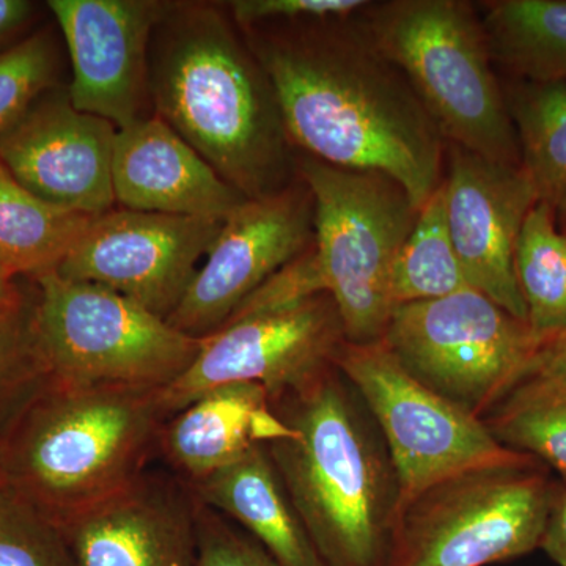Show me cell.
Instances as JSON below:
<instances>
[{"label": "cell", "mask_w": 566, "mask_h": 566, "mask_svg": "<svg viewBox=\"0 0 566 566\" xmlns=\"http://www.w3.org/2000/svg\"><path fill=\"white\" fill-rule=\"evenodd\" d=\"M301 155L394 178L417 210L444 180L447 142L360 13L240 28Z\"/></svg>", "instance_id": "1"}, {"label": "cell", "mask_w": 566, "mask_h": 566, "mask_svg": "<svg viewBox=\"0 0 566 566\" xmlns=\"http://www.w3.org/2000/svg\"><path fill=\"white\" fill-rule=\"evenodd\" d=\"M151 111L245 199L300 178L270 76L227 2L175 0L148 50Z\"/></svg>", "instance_id": "2"}, {"label": "cell", "mask_w": 566, "mask_h": 566, "mask_svg": "<svg viewBox=\"0 0 566 566\" xmlns=\"http://www.w3.org/2000/svg\"><path fill=\"white\" fill-rule=\"evenodd\" d=\"M289 433L264 444L323 566H390L401 486L363 398L334 367L270 403Z\"/></svg>", "instance_id": "3"}, {"label": "cell", "mask_w": 566, "mask_h": 566, "mask_svg": "<svg viewBox=\"0 0 566 566\" xmlns=\"http://www.w3.org/2000/svg\"><path fill=\"white\" fill-rule=\"evenodd\" d=\"M158 392L44 382L0 434L3 482L55 526L120 493L158 452Z\"/></svg>", "instance_id": "4"}, {"label": "cell", "mask_w": 566, "mask_h": 566, "mask_svg": "<svg viewBox=\"0 0 566 566\" xmlns=\"http://www.w3.org/2000/svg\"><path fill=\"white\" fill-rule=\"evenodd\" d=\"M360 20L376 46L405 74L447 144L521 166L504 85L495 74L476 3L368 2Z\"/></svg>", "instance_id": "5"}, {"label": "cell", "mask_w": 566, "mask_h": 566, "mask_svg": "<svg viewBox=\"0 0 566 566\" xmlns=\"http://www.w3.org/2000/svg\"><path fill=\"white\" fill-rule=\"evenodd\" d=\"M32 283V324L48 381L164 389L199 356L203 338L122 294L48 273Z\"/></svg>", "instance_id": "6"}, {"label": "cell", "mask_w": 566, "mask_h": 566, "mask_svg": "<svg viewBox=\"0 0 566 566\" xmlns=\"http://www.w3.org/2000/svg\"><path fill=\"white\" fill-rule=\"evenodd\" d=\"M556 485L521 452L447 476L401 505L390 566H486L534 553Z\"/></svg>", "instance_id": "7"}, {"label": "cell", "mask_w": 566, "mask_h": 566, "mask_svg": "<svg viewBox=\"0 0 566 566\" xmlns=\"http://www.w3.org/2000/svg\"><path fill=\"white\" fill-rule=\"evenodd\" d=\"M297 175L314 197V253L349 344L381 342L392 315L390 270L417 221L394 178L342 169L297 153Z\"/></svg>", "instance_id": "8"}, {"label": "cell", "mask_w": 566, "mask_h": 566, "mask_svg": "<svg viewBox=\"0 0 566 566\" xmlns=\"http://www.w3.org/2000/svg\"><path fill=\"white\" fill-rule=\"evenodd\" d=\"M381 342L428 389L480 420L539 346L526 322L472 286L397 305Z\"/></svg>", "instance_id": "9"}, {"label": "cell", "mask_w": 566, "mask_h": 566, "mask_svg": "<svg viewBox=\"0 0 566 566\" xmlns=\"http://www.w3.org/2000/svg\"><path fill=\"white\" fill-rule=\"evenodd\" d=\"M337 368L385 438L400 480L401 505L447 476L517 453L502 446L479 417L422 385L382 342H346Z\"/></svg>", "instance_id": "10"}, {"label": "cell", "mask_w": 566, "mask_h": 566, "mask_svg": "<svg viewBox=\"0 0 566 566\" xmlns=\"http://www.w3.org/2000/svg\"><path fill=\"white\" fill-rule=\"evenodd\" d=\"M346 342L344 322L327 293L233 319L203 338L188 370L159 389V408L170 419L200 395L233 382L262 386L273 403L337 367Z\"/></svg>", "instance_id": "11"}, {"label": "cell", "mask_w": 566, "mask_h": 566, "mask_svg": "<svg viewBox=\"0 0 566 566\" xmlns=\"http://www.w3.org/2000/svg\"><path fill=\"white\" fill-rule=\"evenodd\" d=\"M222 223L115 207L92 219L55 273L102 285L169 319Z\"/></svg>", "instance_id": "12"}, {"label": "cell", "mask_w": 566, "mask_h": 566, "mask_svg": "<svg viewBox=\"0 0 566 566\" xmlns=\"http://www.w3.org/2000/svg\"><path fill=\"white\" fill-rule=\"evenodd\" d=\"M314 197L303 178L245 200L223 221L205 263L167 323L196 338L218 333L271 275L314 244Z\"/></svg>", "instance_id": "13"}, {"label": "cell", "mask_w": 566, "mask_h": 566, "mask_svg": "<svg viewBox=\"0 0 566 566\" xmlns=\"http://www.w3.org/2000/svg\"><path fill=\"white\" fill-rule=\"evenodd\" d=\"M117 133L106 118L77 111L69 85H55L0 134V159L44 202L96 218L117 207L112 182Z\"/></svg>", "instance_id": "14"}, {"label": "cell", "mask_w": 566, "mask_h": 566, "mask_svg": "<svg viewBox=\"0 0 566 566\" xmlns=\"http://www.w3.org/2000/svg\"><path fill=\"white\" fill-rule=\"evenodd\" d=\"M166 0H50L71 62L77 111L126 128L153 115L148 50Z\"/></svg>", "instance_id": "15"}, {"label": "cell", "mask_w": 566, "mask_h": 566, "mask_svg": "<svg viewBox=\"0 0 566 566\" xmlns=\"http://www.w3.org/2000/svg\"><path fill=\"white\" fill-rule=\"evenodd\" d=\"M444 188L447 226L469 285L527 323L515 251L538 199L523 167L447 144Z\"/></svg>", "instance_id": "16"}, {"label": "cell", "mask_w": 566, "mask_h": 566, "mask_svg": "<svg viewBox=\"0 0 566 566\" xmlns=\"http://www.w3.org/2000/svg\"><path fill=\"white\" fill-rule=\"evenodd\" d=\"M73 566H196V499L177 476L145 472L57 524Z\"/></svg>", "instance_id": "17"}, {"label": "cell", "mask_w": 566, "mask_h": 566, "mask_svg": "<svg viewBox=\"0 0 566 566\" xmlns=\"http://www.w3.org/2000/svg\"><path fill=\"white\" fill-rule=\"evenodd\" d=\"M112 182L117 207L155 214L226 221L249 200L155 114L118 129Z\"/></svg>", "instance_id": "18"}, {"label": "cell", "mask_w": 566, "mask_h": 566, "mask_svg": "<svg viewBox=\"0 0 566 566\" xmlns=\"http://www.w3.org/2000/svg\"><path fill=\"white\" fill-rule=\"evenodd\" d=\"M289 433L266 390L233 382L200 395L170 417L159 433L158 453L185 485L240 460L253 446Z\"/></svg>", "instance_id": "19"}, {"label": "cell", "mask_w": 566, "mask_h": 566, "mask_svg": "<svg viewBox=\"0 0 566 566\" xmlns=\"http://www.w3.org/2000/svg\"><path fill=\"white\" fill-rule=\"evenodd\" d=\"M186 486L197 502L240 524L279 566H323L264 444Z\"/></svg>", "instance_id": "20"}, {"label": "cell", "mask_w": 566, "mask_h": 566, "mask_svg": "<svg viewBox=\"0 0 566 566\" xmlns=\"http://www.w3.org/2000/svg\"><path fill=\"white\" fill-rule=\"evenodd\" d=\"M494 65L513 80L566 82V0L476 3Z\"/></svg>", "instance_id": "21"}, {"label": "cell", "mask_w": 566, "mask_h": 566, "mask_svg": "<svg viewBox=\"0 0 566 566\" xmlns=\"http://www.w3.org/2000/svg\"><path fill=\"white\" fill-rule=\"evenodd\" d=\"M92 216L41 200L0 159V266L28 281L59 270Z\"/></svg>", "instance_id": "22"}, {"label": "cell", "mask_w": 566, "mask_h": 566, "mask_svg": "<svg viewBox=\"0 0 566 566\" xmlns=\"http://www.w3.org/2000/svg\"><path fill=\"white\" fill-rule=\"evenodd\" d=\"M502 85L520 145L521 167L538 202L556 208L566 196V82L512 77Z\"/></svg>", "instance_id": "23"}, {"label": "cell", "mask_w": 566, "mask_h": 566, "mask_svg": "<svg viewBox=\"0 0 566 566\" xmlns=\"http://www.w3.org/2000/svg\"><path fill=\"white\" fill-rule=\"evenodd\" d=\"M515 275L539 345L566 333V240L551 205L536 202L528 212L517 238Z\"/></svg>", "instance_id": "24"}, {"label": "cell", "mask_w": 566, "mask_h": 566, "mask_svg": "<svg viewBox=\"0 0 566 566\" xmlns=\"http://www.w3.org/2000/svg\"><path fill=\"white\" fill-rule=\"evenodd\" d=\"M447 226L444 180L417 212L390 270V297L397 305L439 300L468 289Z\"/></svg>", "instance_id": "25"}, {"label": "cell", "mask_w": 566, "mask_h": 566, "mask_svg": "<svg viewBox=\"0 0 566 566\" xmlns=\"http://www.w3.org/2000/svg\"><path fill=\"white\" fill-rule=\"evenodd\" d=\"M61 48L50 28L0 52V134L41 95L61 85Z\"/></svg>", "instance_id": "26"}, {"label": "cell", "mask_w": 566, "mask_h": 566, "mask_svg": "<svg viewBox=\"0 0 566 566\" xmlns=\"http://www.w3.org/2000/svg\"><path fill=\"white\" fill-rule=\"evenodd\" d=\"M0 566H73L59 527L2 480Z\"/></svg>", "instance_id": "27"}, {"label": "cell", "mask_w": 566, "mask_h": 566, "mask_svg": "<svg viewBox=\"0 0 566 566\" xmlns=\"http://www.w3.org/2000/svg\"><path fill=\"white\" fill-rule=\"evenodd\" d=\"M48 381L32 324V300L22 314L0 319V434Z\"/></svg>", "instance_id": "28"}, {"label": "cell", "mask_w": 566, "mask_h": 566, "mask_svg": "<svg viewBox=\"0 0 566 566\" xmlns=\"http://www.w3.org/2000/svg\"><path fill=\"white\" fill-rule=\"evenodd\" d=\"M483 422L506 449L534 457L566 482V405L488 417Z\"/></svg>", "instance_id": "29"}, {"label": "cell", "mask_w": 566, "mask_h": 566, "mask_svg": "<svg viewBox=\"0 0 566 566\" xmlns=\"http://www.w3.org/2000/svg\"><path fill=\"white\" fill-rule=\"evenodd\" d=\"M553 405H566V333L536 348L485 419Z\"/></svg>", "instance_id": "30"}, {"label": "cell", "mask_w": 566, "mask_h": 566, "mask_svg": "<svg viewBox=\"0 0 566 566\" xmlns=\"http://www.w3.org/2000/svg\"><path fill=\"white\" fill-rule=\"evenodd\" d=\"M196 532V566H279L255 538L197 501Z\"/></svg>", "instance_id": "31"}, {"label": "cell", "mask_w": 566, "mask_h": 566, "mask_svg": "<svg viewBox=\"0 0 566 566\" xmlns=\"http://www.w3.org/2000/svg\"><path fill=\"white\" fill-rule=\"evenodd\" d=\"M323 293L326 292H324L323 279L319 275L318 266H316L314 244H312L303 255L285 264L282 270L271 275L262 286H259L234 311V314L230 316L227 323L243 318V316L262 314V312L297 304L301 301Z\"/></svg>", "instance_id": "32"}, {"label": "cell", "mask_w": 566, "mask_h": 566, "mask_svg": "<svg viewBox=\"0 0 566 566\" xmlns=\"http://www.w3.org/2000/svg\"><path fill=\"white\" fill-rule=\"evenodd\" d=\"M227 6L240 28H251L264 22L356 17L368 0H234Z\"/></svg>", "instance_id": "33"}, {"label": "cell", "mask_w": 566, "mask_h": 566, "mask_svg": "<svg viewBox=\"0 0 566 566\" xmlns=\"http://www.w3.org/2000/svg\"><path fill=\"white\" fill-rule=\"evenodd\" d=\"M539 549L558 566H566V482H557Z\"/></svg>", "instance_id": "34"}, {"label": "cell", "mask_w": 566, "mask_h": 566, "mask_svg": "<svg viewBox=\"0 0 566 566\" xmlns=\"http://www.w3.org/2000/svg\"><path fill=\"white\" fill-rule=\"evenodd\" d=\"M39 7L28 0H0V52L31 28Z\"/></svg>", "instance_id": "35"}, {"label": "cell", "mask_w": 566, "mask_h": 566, "mask_svg": "<svg viewBox=\"0 0 566 566\" xmlns=\"http://www.w3.org/2000/svg\"><path fill=\"white\" fill-rule=\"evenodd\" d=\"M32 300V286L25 290L20 279L11 277L0 266V319L13 318L28 308Z\"/></svg>", "instance_id": "36"}, {"label": "cell", "mask_w": 566, "mask_h": 566, "mask_svg": "<svg viewBox=\"0 0 566 566\" xmlns=\"http://www.w3.org/2000/svg\"><path fill=\"white\" fill-rule=\"evenodd\" d=\"M554 211H556V222L558 230H560V233L564 234L566 240V196L560 200V202L557 203V207L554 208Z\"/></svg>", "instance_id": "37"}, {"label": "cell", "mask_w": 566, "mask_h": 566, "mask_svg": "<svg viewBox=\"0 0 566 566\" xmlns=\"http://www.w3.org/2000/svg\"><path fill=\"white\" fill-rule=\"evenodd\" d=\"M0 480H2V482H3V479H2V472H0Z\"/></svg>", "instance_id": "38"}]
</instances>
